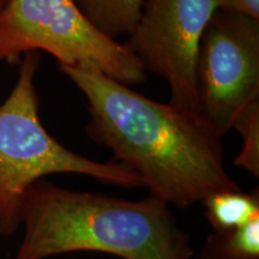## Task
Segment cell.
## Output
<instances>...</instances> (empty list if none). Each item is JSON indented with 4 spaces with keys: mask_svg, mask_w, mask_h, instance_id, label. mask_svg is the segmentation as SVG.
I'll return each instance as SVG.
<instances>
[{
    "mask_svg": "<svg viewBox=\"0 0 259 259\" xmlns=\"http://www.w3.org/2000/svg\"><path fill=\"white\" fill-rule=\"evenodd\" d=\"M233 128L242 137L241 150L234 158V164L259 178V100L251 102L239 113Z\"/></svg>",
    "mask_w": 259,
    "mask_h": 259,
    "instance_id": "30bf717a",
    "label": "cell"
},
{
    "mask_svg": "<svg viewBox=\"0 0 259 259\" xmlns=\"http://www.w3.org/2000/svg\"><path fill=\"white\" fill-rule=\"evenodd\" d=\"M218 10L216 0H143L141 17L126 45L145 72L166 80L171 105L198 112L199 45Z\"/></svg>",
    "mask_w": 259,
    "mask_h": 259,
    "instance_id": "8992f818",
    "label": "cell"
},
{
    "mask_svg": "<svg viewBox=\"0 0 259 259\" xmlns=\"http://www.w3.org/2000/svg\"><path fill=\"white\" fill-rule=\"evenodd\" d=\"M84 16L108 37L130 35L141 17L143 0H73Z\"/></svg>",
    "mask_w": 259,
    "mask_h": 259,
    "instance_id": "ba28073f",
    "label": "cell"
},
{
    "mask_svg": "<svg viewBox=\"0 0 259 259\" xmlns=\"http://www.w3.org/2000/svg\"><path fill=\"white\" fill-rule=\"evenodd\" d=\"M205 218L213 231L238 228L259 218V192L254 189L221 191L210 194L202 202Z\"/></svg>",
    "mask_w": 259,
    "mask_h": 259,
    "instance_id": "52a82bcc",
    "label": "cell"
},
{
    "mask_svg": "<svg viewBox=\"0 0 259 259\" xmlns=\"http://www.w3.org/2000/svg\"><path fill=\"white\" fill-rule=\"evenodd\" d=\"M38 51L59 66L90 67L125 85L147 79L127 45L100 31L73 0H9L0 10V60L18 64Z\"/></svg>",
    "mask_w": 259,
    "mask_h": 259,
    "instance_id": "277c9868",
    "label": "cell"
},
{
    "mask_svg": "<svg viewBox=\"0 0 259 259\" xmlns=\"http://www.w3.org/2000/svg\"><path fill=\"white\" fill-rule=\"evenodd\" d=\"M16 259L101 252L121 259H194L190 233L162 200L76 191L45 179L23 197Z\"/></svg>",
    "mask_w": 259,
    "mask_h": 259,
    "instance_id": "7a4b0ae2",
    "label": "cell"
},
{
    "mask_svg": "<svg viewBox=\"0 0 259 259\" xmlns=\"http://www.w3.org/2000/svg\"><path fill=\"white\" fill-rule=\"evenodd\" d=\"M196 85L198 112L223 137L259 100V21L215 12L200 40Z\"/></svg>",
    "mask_w": 259,
    "mask_h": 259,
    "instance_id": "5b68a950",
    "label": "cell"
},
{
    "mask_svg": "<svg viewBox=\"0 0 259 259\" xmlns=\"http://www.w3.org/2000/svg\"><path fill=\"white\" fill-rule=\"evenodd\" d=\"M220 11L246 16L259 21V0H216Z\"/></svg>",
    "mask_w": 259,
    "mask_h": 259,
    "instance_id": "8fae6325",
    "label": "cell"
},
{
    "mask_svg": "<svg viewBox=\"0 0 259 259\" xmlns=\"http://www.w3.org/2000/svg\"><path fill=\"white\" fill-rule=\"evenodd\" d=\"M60 72L85 97L89 138L138 174L149 196L187 209L240 189L225 167L222 136L199 112L154 101L90 67Z\"/></svg>",
    "mask_w": 259,
    "mask_h": 259,
    "instance_id": "6da1fadb",
    "label": "cell"
},
{
    "mask_svg": "<svg viewBox=\"0 0 259 259\" xmlns=\"http://www.w3.org/2000/svg\"><path fill=\"white\" fill-rule=\"evenodd\" d=\"M40 56L28 53L19 64L14 89L0 105V235L15 234L21 206L35 181L52 174H78L107 185L143 189V181L116 161L100 162L74 153L50 135L38 115L35 85Z\"/></svg>",
    "mask_w": 259,
    "mask_h": 259,
    "instance_id": "3957f363",
    "label": "cell"
},
{
    "mask_svg": "<svg viewBox=\"0 0 259 259\" xmlns=\"http://www.w3.org/2000/svg\"><path fill=\"white\" fill-rule=\"evenodd\" d=\"M199 258L259 259V218L238 228L210 233Z\"/></svg>",
    "mask_w": 259,
    "mask_h": 259,
    "instance_id": "9c48e42d",
    "label": "cell"
},
{
    "mask_svg": "<svg viewBox=\"0 0 259 259\" xmlns=\"http://www.w3.org/2000/svg\"><path fill=\"white\" fill-rule=\"evenodd\" d=\"M8 2H9V0H0V10L4 8L6 4H8Z\"/></svg>",
    "mask_w": 259,
    "mask_h": 259,
    "instance_id": "7c38bea8",
    "label": "cell"
}]
</instances>
